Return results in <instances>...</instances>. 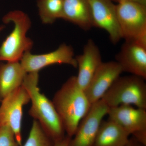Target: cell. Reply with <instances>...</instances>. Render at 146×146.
<instances>
[{"label":"cell","mask_w":146,"mask_h":146,"mask_svg":"<svg viewBox=\"0 0 146 146\" xmlns=\"http://www.w3.org/2000/svg\"><path fill=\"white\" fill-rule=\"evenodd\" d=\"M123 72L146 79V47L134 41H125L116 56Z\"/></svg>","instance_id":"7c38bea8"},{"label":"cell","mask_w":146,"mask_h":146,"mask_svg":"<svg viewBox=\"0 0 146 146\" xmlns=\"http://www.w3.org/2000/svg\"><path fill=\"white\" fill-rule=\"evenodd\" d=\"M27 73L19 62L0 64V98L1 99L23 84Z\"/></svg>","instance_id":"9a60e30c"},{"label":"cell","mask_w":146,"mask_h":146,"mask_svg":"<svg viewBox=\"0 0 146 146\" xmlns=\"http://www.w3.org/2000/svg\"><path fill=\"white\" fill-rule=\"evenodd\" d=\"M38 72L27 73L22 86L30 98L31 106L29 114L38 121L46 134L54 142L65 135L64 127L52 101L40 92Z\"/></svg>","instance_id":"7a4b0ae2"},{"label":"cell","mask_w":146,"mask_h":146,"mask_svg":"<svg viewBox=\"0 0 146 146\" xmlns=\"http://www.w3.org/2000/svg\"><path fill=\"white\" fill-rule=\"evenodd\" d=\"M63 19L89 30L94 27L90 0H63Z\"/></svg>","instance_id":"5bb4252c"},{"label":"cell","mask_w":146,"mask_h":146,"mask_svg":"<svg viewBox=\"0 0 146 146\" xmlns=\"http://www.w3.org/2000/svg\"><path fill=\"white\" fill-rule=\"evenodd\" d=\"M109 108L102 100L93 104L79 124L68 146H94L100 125Z\"/></svg>","instance_id":"ba28073f"},{"label":"cell","mask_w":146,"mask_h":146,"mask_svg":"<svg viewBox=\"0 0 146 146\" xmlns=\"http://www.w3.org/2000/svg\"><path fill=\"white\" fill-rule=\"evenodd\" d=\"M93 27L104 30L111 42L117 44L122 39L116 11L111 0H90Z\"/></svg>","instance_id":"30bf717a"},{"label":"cell","mask_w":146,"mask_h":146,"mask_svg":"<svg viewBox=\"0 0 146 146\" xmlns=\"http://www.w3.org/2000/svg\"><path fill=\"white\" fill-rule=\"evenodd\" d=\"M71 138V137L66 135L63 139L54 142V146H68Z\"/></svg>","instance_id":"ffe728a7"},{"label":"cell","mask_w":146,"mask_h":146,"mask_svg":"<svg viewBox=\"0 0 146 146\" xmlns=\"http://www.w3.org/2000/svg\"><path fill=\"white\" fill-rule=\"evenodd\" d=\"M30 101L29 94L22 85L4 98L0 106V126L4 125H9L20 146H22L23 107Z\"/></svg>","instance_id":"8992f818"},{"label":"cell","mask_w":146,"mask_h":146,"mask_svg":"<svg viewBox=\"0 0 146 146\" xmlns=\"http://www.w3.org/2000/svg\"><path fill=\"white\" fill-rule=\"evenodd\" d=\"M126 146H146L141 144L133 137L129 138Z\"/></svg>","instance_id":"44dd1931"},{"label":"cell","mask_w":146,"mask_h":146,"mask_svg":"<svg viewBox=\"0 0 146 146\" xmlns=\"http://www.w3.org/2000/svg\"><path fill=\"white\" fill-rule=\"evenodd\" d=\"M122 39L146 47V6L131 1L116 5Z\"/></svg>","instance_id":"5b68a950"},{"label":"cell","mask_w":146,"mask_h":146,"mask_svg":"<svg viewBox=\"0 0 146 146\" xmlns=\"http://www.w3.org/2000/svg\"><path fill=\"white\" fill-rule=\"evenodd\" d=\"M76 59L78 68L77 83L84 91L102 63L99 48L92 39H89L84 47L82 53L76 56Z\"/></svg>","instance_id":"4fadbf2b"},{"label":"cell","mask_w":146,"mask_h":146,"mask_svg":"<svg viewBox=\"0 0 146 146\" xmlns=\"http://www.w3.org/2000/svg\"><path fill=\"white\" fill-rule=\"evenodd\" d=\"M108 119L118 124L129 135L146 146V109L130 105L110 108Z\"/></svg>","instance_id":"52a82bcc"},{"label":"cell","mask_w":146,"mask_h":146,"mask_svg":"<svg viewBox=\"0 0 146 146\" xmlns=\"http://www.w3.org/2000/svg\"><path fill=\"white\" fill-rule=\"evenodd\" d=\"M145 80L131 75L120 76L102 99L109 108L121 105L135 106L146 109Z\"/></svg>","instance_id":"277c9868"},{"label":"cell","mask_w":146,"mask_h":146,"mask_svg":"<svg viewBox=\"0 0 146 146\" xmlns=\"http://www.w3.org/2000/svg\"><path fill=\"white\" fill-rule=\"evenodd\" d=\"M1 98H0V100H1Z\"/></svg>","instance_id":"d4e9b609"},{"label":"cell","mask_w":146,"mask_h":146,"mask_svg":"<svg viewBox=\"0 0 146 146\" xmlns=\"http://www.w3.org/2000/svg\"><path fill=\"white\" fill-rule=\"evenodd\" d=\"M112 1H116L118 3H120L122 2L125 1H133V0H111Z\"/></svg>","instance_id":"603a6c76"},{"label":"cell","mask_w":146,"mask_h":146,"mask_svg":"<svg viewBox=\"0 0 146 146\" xmlns=\"http://www.w3.org/2000/svg\"><path fill=\"white\" fill-rule=\"evenodd\" d=\"M0 146H20L14 132L8 125L0 126Z\"/></svg>","instance_id":"d6986e66"},{"label":"cell","mask_w":146,"mask_h":146,"mask_svg":"<svg viewBox=\"0 0 146 146\" xmlns=\"http://www.w3.org/2000/svg\"><path fill=\"white\" fill-rule=\"evenodd\" d=\"M23 146H54V142L46 134L38 121L34 119Z\"/></svg>","instance_id":"ac0fdd59"},{"label":"cell","mask_w":146,"mask_h":146,"mask_svg":"<svg viewBox=\"0 0 146 146\" xmlns=\"http://www.w3.org/2000/svg\"><path fill=\"white\" fill-rule=\"evenodd\" d=\"M4 29V27L3 26H0V32Z\"/></svg>","instance_id":"cb8c5ba5"},{"label":"cell","mask_w":146,"mask_h":146,"mask_svg":"<svg viewBox=\"0 0 146 146\" xmlns=\"http://www.w3.org/2000/svg\"><path fill=\"white\" fill-rule=\"evenodd\" d=\"M122 72V69L117 61L102 62L84 91L91 104L102 99Z\"/></svg>","instance_id":"8fae6325"},{"label":"cell","mask_w":146,"mask_h":146,"mask_svg":"<svg viewBox=\"0 0 146 146\" xmlns=\"http://www.w3.org/2000/svg\"><path fill=\"white\" fill-rule=\"evenodd\" d=\"M39 15L43 23L51 24L63 19V0H37Z\"/></svg>","instance_id":"e0dca14e"},{"label":"cell","mask_w":146,"mask_h":146,"mask_svg":"<svg viewBox=\"0 0 146 146\" xmlns=\"http://www.w3.org/2000/svg\"><path fill=\"white\" fill-rule=\"evenodd\" d=\"M3 21L6 24L13 23L14 27L0 47V61L19 62L33 46L32 41L26 35L31 26L30 19L23 11L15 10L4 16Z\"/></svg>","instance_id":"3957f363"},{"label":"cell","mask_w":146,"mask_h":146,"mask_svg":"<svg viewBox=\"0 0 146 146\" xmlns=\"http://www.w3.org/2000/svg\"><path fill=\"white\" fill-rule=\"evenodd\" d=\"M52 102L66 135L72 138L92 105L84 91L78 85L76 76L71 77L63 84L55 94Z\"/></svg>","instance_id":"6da1fadb"},{"label":"cell","mask_w":146,"mask_h":146,"mask_svg":"<svg viewBox=\"0 0 146 146\" xmlns=\"http://www.w3.org/2000/svg\"><path fill=\"white\" fill-rule=\"evenodd\" d=\"M130 135L113 121L103 120L94 146H126Z\"/></svg>","instance_id":"2e32d148"},{"label":"cell","mask_w":146,"mask_h":146,"mask_svg":"<svg viewBox=\"0 0 146 146\" xmlns=\"http://www.w3.org/2000/svg\"><path fill=\"white\" fill-rule=\"evenodd\" d=\"M133 1L143 5L146 6V0H133Z\"/></svg>","instance_id":"7402d4cb"},{"label":"cell","mask_w":146,"mask_h":146,"mask_svg":"<svg viewBox=\"0 0 146 146\" xmlns=\"http://www.w3.org/2000/svg\"><path fill=\"white\" fill-rule=\"evenodd\" d=\"M21 63L27 73L39 72L43 68L56 64H65L77 68L73 48L63 44L52 52L42 54H32L30 52L24 54Z\"/></svg>","instance_id":"9c48e42d"}]
</instances>
